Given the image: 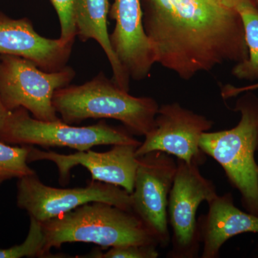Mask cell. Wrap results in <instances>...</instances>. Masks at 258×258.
<instances>
[{"label": "cell", "mask_w": 258, "mask_h": 258, "mask_svg": "<svg viewBox=\"0 0 258 258\" xmlns=\"http://www.w3.org/2000/svg\"><path fill=\"white\" fill-rule=\"evenodd\" d=\"M155 63L184 80L248 55L238 11L220 0H144Z\"/></svg>", "instance_id": "cell-1"}, {"label": "cell", "mask_w": 258, "mask_h": 258, "mask_svg": "<svg viewBox=\"0 0 258 258\" xmlns=\"http://www.w3.org/2000/svg\"><path fill=\"white\" fill-rule=\"evenodd\" d=\"M40 224L44 236V257L52 247L60 248L62 244L72 242L111 247L128 244L159 246L155 237L133 211L99 202L86 204Z\"/></svg>", "instance_id": "cell-2"}, {"label": "cell", "mask_w": 258, "mask_h": 258, "mask_svg": "<svg viewBox=\"0 0 258 258\" xmlns=\"http://www.w3.org/2000/svg\"><path fill=\"white\" fill-rule=\"evenodd\" d=\"M52 104L69 124L88 118H111L121 122L131 134L144 137L154 128L159 108L154 98L132 96L103 72L84 84L57 90Z\"/></svg>", "instance_id": "cell-3"}, {"label": "cell", "mask_w": 258, "mask_h": 258, "mask_svg": "<svg viewBox=\"0 0 258 258\" xmlns=\"http://www.w3.org/2000/svg\"><path fill=\"white\" fill-rule=\"evenodd\" d=\"M237 100L235 111L238 124L228 130L205 132L200 147L222 166L233 187L240 193L242 205L258 216V98L247 91Z\"/></svg>", "instance_id": "cell-4"}, {"label": "cell", "mask_w": 258, "mask_h": 258, "mask_svg": "<svg viewBox=\"0 0 258 258\" xmlns=\"http://www.w3.org/2000/svg\"><path fill=\"white\" fill-rule=\"evenodd\" d=\"M25 108L10 112L1 134L5 143L69 147L78 152L99 145L141 144L127 129L112 127L105 121L88 126H74L61 119L43 121L30 116Z\"/></svg>", "instance_id": "cell-5"}, {"label": "cell", "mask_w": 258, "mask_h": 258, "mask_svg": "<svg viewBox=\"0 0 258 258\" xmlns=\"http://www.w3.org/2000/svg\"><path fill=\"white\" fill-rule=\"evenodd\" d=\"M76 76L72 68L52 72L40 69L31 60L19 56L0 55V96L10 111L24 108L32 117L55 121L57 117L52 97L69 86Z\"/></svg>", "instance_id": "cell-6"}, {"label": "cell", "mask_w": 258, "mask_h": 258, "mask_svg": "<svg viewBox=\"0 0 258 258\" xmlns=\"http://www.w3.org/2000/svg\"><path fill=\"white\" fill-rule=\"evenodd\" d=\"M176 162L168 203V222L172 230V247L168 257H198L202 242L197 212L202 203H208L217 195L216 187L201 174L200 163L189 164L178 159Z\"/></svg>", "instance_id": "cell-7"}, {"label": "cell", "mask_w": 258, "mask_h": 258, "mask_svg": "<svg viewBox=\"0 0 258 258\" xmlns=\"http://www.w3.org/2000/svg\"><path fill=\"white\" fill-rule=\"evenodd\" d=\"M93 202L132 210V195L116 185L92 180L83 187L59 189L44 184L37 174L19 179L18 206L40 222Z\"/></svg>", "instance_id": "cell-8"}, {"label": "cell", "mask_w": 258, "mask_h": 258, "mask_svg": "<svg viewBox=\"0 0 258 258\" xmlns=\"http://www.w3.org/2000/svg\"><path fill=\"white\" fill-rule=\"evenodd\" d=\"M132 210L142 220L159 245L171 242L168 227V203L177 162L170 154L154 151L138 157Z\"/></svg>", "instance_id": "cell-9"}, {"label": "cell", "mask_w": 258, "mask_h": 258, "mask_svg": "<svg viewBox=\"0 0 258 258\" xmlns=\"http://www.w3.org/2000/svg\"><path fill=\"white\" fill-rule=\"evenodd\" d=\"M212 120L185 108L179 103L161 105L154 128L137 149V157L159 151L186 163L203 164L205 154L200 147L202 135L213 126Z\"/></svg>", "instance_id": "cell-10"}, {"label": "cell", "mask_w": 258, "mask_h": 258, "mask_svg": "<svg viewBox=\"0 0 258 258\" xmlns=\"http://www.w3.org/2000/svg\"><path fill=\"white\" fill-rule=\"evenodd\" d=\"M141 144H118L106 152L89 149L69 155L32 147L28 161V163L42 160L53 162L58 169L59 181L62 185L69 182L71 169L81 165L89 171L92 180L116 185L132 195L139 164L136 152Z\"/></svg>", "instance_id": "cell-11"}, {"label": "cell", "mask_w": 258, "mask_h": 258, "mask_svg": "<svg viewBox=\"0 0 258 258\" xmlns=\"http://www.w3.org/2000/svg\"><path fill=\"white\" fill-rule=\"evenodd\" d=\"M109 13L115 21L110 35L115 56L130 79H145L155 60L144 30L142 0H114Z\"/></svg>", "instance_id": "cell-12"}, {"label": "cell", "mask_w": 258, "mask_h": 258, "mask_svg": "<svg viewBox=\"0 0 258 258\" xmlns=\"http://www.w3.org/2000/svg\"><path fill=\"white\" fill-rule=\"evenodd\" d=\"M73 45L60 38L53 40L39 35L28 19L0 14V55L24 57L40 69L52 72L66 66Z\"/></svg>", "instance_id": "cell-13"}, {"label": "cell", "mask_w": 258, "mask_h": 258, "mask_svg": "<svg viewBox=\"0 0 258 258\" xmlns=\"http://www.w3.org/2000/svg\"><path fill=\"white\" fill-rule=\"evenodd\" d=\"M208 203V213L198 220L202 258L218 257L222 246L236 235L258 233V216L235 207L230 193L217 195Z\"/></svg>", "instance_id": "cell-14"}, {"label": "cell", "mask_w": 258, "mask_h": 258, "mask_svg": "<svg viewBox=\"0 0 258 258\" xmlns=\"http://www.w3.org/2000/svg\"><path fill=\"white\" fill-rule=\"evenodd\" d=\"M108 0H76L77 35L83 42L96 40L104 51L113 71L112 81L122 89L129 91L130 78L122 67L113 49L108 32Z\"/></svg>", "instance_id": "cell-15"}, {"label": "cell", "mask_w": 258, "mask_h": 258, "mask_svg": "<svg viewBox=\"0 0 258 258\" xmlns=\"http://www.w3.org/2000/svg\"><path fill=\"white\" fill-rule=\"evenodd\" d=\"M243 24L244 38L248 55L237 62L232 69V75L238 79L258 80V7L254 3H246L237 8Z\"/></svg>", "instance_id": "cell-16"}, {"label": "cell", "mask_w": 258, "mask_h": 258, "mask_svg": "<svg viewBox=\"0 0 258 258\" xmlns=\"http://www.w3.org/2000/svg\"><path fill=\"white\" fill-rule=\"evenodd\" d=\"M31 149L32 146L13 147L0 142V184L13 178L36 174L28 164Z\"/></svg>", "instance_id": "cell-17"}, {"label": "cell", "mask_w": 258, "mask_h": 258, "mask_svg": "<svg viewBox=\"0 0 258 258\" xmlns=\"http://www.w3.org/2000/svg\"><path fill=\"white\" fill-rule=\"evenodd\" d=\"M44 236L41 224L30 217L28 237L23 243L8 249H0V258L42 257Z\"/></svg>", "instance_id": "cell-18"}, {"label": "cell", "mask_w": 258, "mask_h": 258, "mask_svg": "<svg viewBox=\"0 0 258 258\" xmlns=\"http://www.w3.org/2000/svg\"><path fill=\"white\" fill-rule=\"evenodd\" d=\"M58 15L61 33L60 39L64 43L74 44L77 35L76 24V0H50Z\"/></svg>", "instance_id": "cell-19"}, {"label": "cell", "mask_w": 258, "mask_h": 258, "mask_svg": "<svg viewBox=\"0 0 258 258\" xmlns=\"http://www.w3.org/2000/svg\"><path fill=\"white\" fill-rule=\"evenodd\" d=\"M154 244H128L113 247L107 252H96L91 257L97 258H157L159 254Z\"/></svg>", "instance_id": "cell-20"}, {"label": "cell", "mask_w": 258, "mask_h": 258, "mask_svg": "<svg viewBox=\"0 0 258 258\" xmlns=\"http://www.w3.org/2000/svg\"><path fill=\"white\" fill-rule=\"evenodd\" d=\"M258 89V83L249 86H243V87H235L232 85H226L222 88L221 96L224 99L232 98L237 96L240 93L247 92V91H252Z\"/></svg>", "instance_id": "cell-21"}, {"label": "cell", "mask_w": 258, "mask_h": 258, "mask_svg": "<svg viewBox=\"0 0 258 258\" xmlns=\"http://www.w3.org/2000/svg\"><path fill=\"white\" fill-rule=\"evenodd\" d=\"M10 112L11 111H8L5 105L3 104L1 96H0V134L4 128L5 123H6L7 119L9 116Z\"/></svg>", "instance_id": "cell-22"}, {"label": "cell", "mask_w": 258, "mask_h": 258, "mask_svg": "<svg viewBox=\"0 0 258 258\" xmlns=\"http://www.w3.org/2000/svg\"><path fill=\"white\" fill-rule=\"evenodd\" d=\"M222 3L227 5V6L231 7V8H236L237 9L240 5L246 3H255L254 0H220Z\"/></svg>", "instance_id": "cell-23"}, {"label": "cell", "mask_w": 258, "mask_h": 258, "mask_svg": "<svg viewBox=\"0 0 258 258\" xmlns=\"http://www.w3.org/2000/svg\"><path fill=\"white\" fill-rule=\"evenodd\" d=\"M254 1H255L256 4H257L258 7V0H254Z\"/></svg>", "instance_id": "cell-24"}, {"label": "cell", "mask_w": 258, "mask_h": 258, "mask_svg": "<svg viewBox=\"0 0 258 258\" xmlns=\"http://www.w3.org/2000/svg\"><path fill=\"white\" fill-rule=\"evenodd\" d=\"M257 172H258V171H257Z\"/></svg>", "instance_id": "cell-25"}]
</instances>
